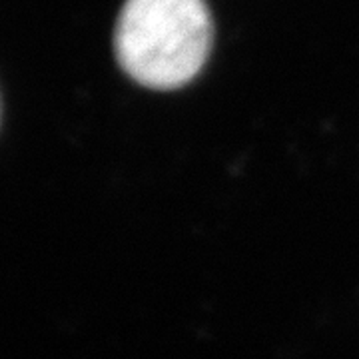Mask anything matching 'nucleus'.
<instances>
[{"label":"nucleus","instance_id":"f257e3e1","mask_svg":"<svg viewBox=\"0 0 359 359\" xmlns=\"http://www.w3.org/2000/svg\"><path fill=\"white\" fill-rule=\"evenodd\" d=\"M214 26L204 0H126L114 30L118 65L150 90H176L198 76Z\"/></svg>","mask_w":359,"mask_h":359}]
</instances>
